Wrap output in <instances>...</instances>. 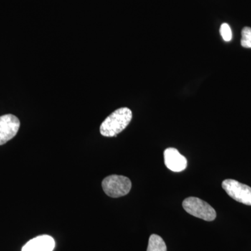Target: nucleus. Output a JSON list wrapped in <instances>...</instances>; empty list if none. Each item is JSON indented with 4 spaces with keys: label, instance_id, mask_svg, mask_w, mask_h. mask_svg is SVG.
I'll return each instance as SVG.
<instances>
[{
    "label": "nucleus",
    "instance_id": "nucleus-1",
    "mask_svg": "<svg viewBox=\"0 0 251 251\" xmlns=\"http://www.w3.org/2000/svg\"><path fill=\"white\" fill-rule=\"evenodd\" d=\"M129 108L117 109L109 115L100 126V134L105 137H115L126 128L132 120Z\"/></svg>",
    "mask_w": 251,
    "mask_h": 251
},
{
    "label": "nucleus",
    "instance_id": "nucleus-2",
    "mask_svg": "<svg viewBox=\"0 0 251 251\" xmlns=\"http://www.w3.org/2000/svg\"><path fill=\"white\" fill-rule=\"evenodd\" d=\"M184 210L195 217L213 221L216 218L215 209L205 201L196 197H189L185 199L182 203Z\"/></svg>",
    "mask_w": 251,
    "mask_h": 251
},
{
    "label": "nucleus",
    "instance_id": "nucleus-3",
    "mask_svg": "<svg viewBox=\"0 0 251 251\" xmlns=\"http://www.w3.org/2000/svg\"><path fill=\"white\" fill-rule=\"evenodd\" d=\"M131 186L130 180L122 175H110L102 181L104 192L109 197L114 198L126 196L130 192Z\"/></svg>",
    "mask_w": 251,
    "mask_h": 251
},
{
    "label": "nucleus",
    "instance_id": "nucleus-4",
    "mask_svg": "<svg viewBox=\"0 0 251 251\" xmlns=\"http://www.w3.org/2000/svg\"><path fill=\"white\" fill-rule=\"evenodd\" d=\"M222 187L229 197L238 202L251 206V188L234 179H227L222 183Z\"/></svg>",
    "mask_w": 251,
    "mask_h": 251
},
{
    "label": "nucleus",
    "instance_id": "nucleus-5",
    "mask_svg": "<svg viewBox=\"0 0 251 251\" xmlns=\"http://www.w3.org/2000/svg\"><path fill=\"white\" fill-rule=\"evenodd\" d=\"M21 122L14 115H5L0 117V145H4L17 134Z\"/></svg>",
    "mask_w": 251,
    "mask_h": 251
},
{
    "label": "nucleus",
    "instance_id": "nucleus-6",
    "mask_svg": "<svg viewBox=\"0 0 251 251\" xmlns=\"http://www.w3.org/2000/svg\"><path fill=\"white\" fill-rule=\"evenodd\" d=\"M165 164L168 169L175 173L184 171L187 166V160L175 148H168L164 151Z\"/></svg>",
    "mask_w": 251,
    "mask_h": 251
},
{
    "label": "nucleus",
    "instance_id": "nucleus-7",
    "mask_svg": "<svg viewBox=\"0 0 251 251\" xmlns=\"http://www.w3.org/2000/svg\"><path fill=\"white\" fill-rule=\"evenodd\" d=\"M54 247L53 238L49 235H41L29 241L21 251H52Z\"/></svg>",
    "mask_w": 251,
    "mask_h": 251
},
{
    "label": "nucleus",
    "instance_id": "nucleus-8",
    "mask_svg": "<svg viewBox=\"0 0 251 251\" xmlns=\"http://www.w3.org/2000/svg\"><path fill=\"white\" fill-rule=\"evenodd\" d=\"M147 251H167L166 243L160 236L151 234L149 239Z\"/></svg>",
    "mask_w": 251,
    "mask_h": 251
},
{
    "label": "nucleus",
    "instance_id": "nucleus-9",
    "mask_svg": "<svg viewBox=\"0 0 251 251\" xmlns=\"http://www.w3.org/2000/svg\"><path fill=\"white\" fill-rule=\"evenodd\" d=\"M241 44L246 49H251V28L244 27L242 31Z\"/></svg>",
    "mask_w": 251,
    "mask_h": 251
},
{
    "label": "nucleus",
    "instance_id": "nucleus-10",
    "mask_svg": "<svg viewBox=\"0 0 251 251\" xmlns=\"http://www.w3.org/2000/svg\"><path fill=\"white\" fill-rule=\"evenodd\" d=\"M220 33H221V35L224 40L226 42L232 40V30H231L230 27L227 23H224V24L221 25V28H220Z\"/></svg>",
    "mask_w": 251,
    "mask_h": 251
}]
</instances>
